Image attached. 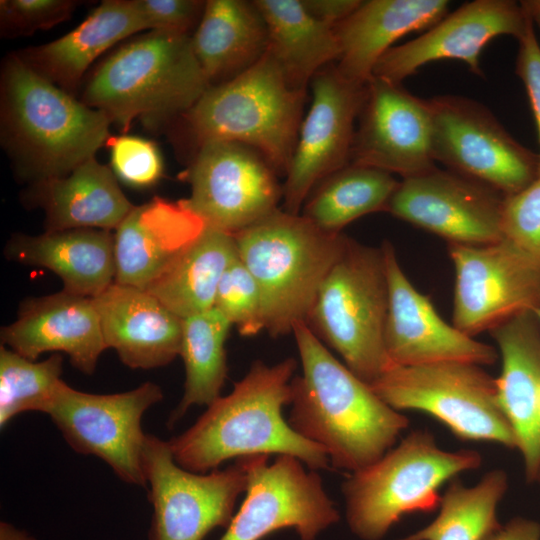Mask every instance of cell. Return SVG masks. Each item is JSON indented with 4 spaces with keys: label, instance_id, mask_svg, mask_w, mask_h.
Instances as JSON below:
<instances>
[{
    "label": "cell",
    "instance_id": "7",
    "mask_svg": "<svg viewBox=\"0 0 540 540\" xmlns=\"http://www.w3.org/2000/svg\"><path fill=\"white\" fill-rule=\"evenodd\" d=\"M481 463L475 450H443L430 432L413 431L343 483L347 524L362 540H380L404 515L438 509L441 486Z\"/></svg>",
    "mask_w": 540,
    "mask_h": 540
},
{
    "label": "cell",
    "instance_id": "46",
    "mask_svg": "<svg viewBox=\"0 0 540 540\" xmlns=\"http://www.w3.org/2000/svg\"><path fill=\"white\" fill-rule=\"evenodd\" d=\"M534 313L536 314V316L538 317L540 321V306L534 311Z\"/></svg>",
    "mask_w": 540,
    "mask_h": 540
},
{
    "label": "cell",
    "instance_id": "16",
    "mask_svg": "<svg viewBox=\"0 0 540 540\" xmlns=\"http://www.w3.org/2000/svg\"><path fill=\"white\" fill-rule=\"evenodd\" d=\"M310 84L311 106L282 186V209L292 214L301 213L317 184L351 162L354 125L368 85L345 79L332 64L321 69Z\"/></svg>",
    "mask_w": 540,
    "mask_h": 540
},
{
    "label": "cell",
    "instance_id": "11",
    "mask_svg": "<svg viewBox=\"0 0 540 540\" xmlns=\"http://www.w3.org/2000/svg\"><path fill=\"white\" fill-rule=\"evenodd\" d=\"M428 100L435 162L504 196L537 178L539 155L516 141L485 106L457 95Z\"/></svg>",
    "mask_w": 540,
    "mask_h": 540
},
{
    "label": "cell",
    "instance_id": "35",
    "mask_svg": "<svg viewBox=\"0 0 540 540\" xmlns=\"http://www.w3.org/2000/svg\"><path fill=\"white\" fill-rule=\"evenodd\" d=\"M63 358L54 353L36 362L0 347V426L26 411L46 413L61 382Z\"/></svg>",
    "mask_w": 540,
    "mask_h": 540
},
{
    "label": "cell",
    "instance_id": "21",
    "mask_svg": "<svg viewBox=\"0 0 540 540\" xmlns=\"http://www.w3.org/2000/svg\"><path fill=\"white\" fill-rule=\"evenodd\" d=\"M0 337L1 345L32 361L45 352H64L87 375L107 348L92 298L64 290L24 300Z\"/></svg>",
    "mask_w": 540,
    "mask_h": 540
},
{
    "label": "cell",
    "instance_id": "32",
    "mask_svg": "<svg viewBox=\"0 0 540 540\" xmlns=\"http://www.w3.org/2000/svg\"><path fill=\"white\" fill-rule=\"evenodd\" d=\"M398 184L388 172L349 163L314 187L300 214L324 232L342 233L364 215L386 212Z\"/></svg>",
    "mask_w": 540,
    "mask_h": 540
},
{
    "label": "cell",
    "instance_id": "41",
    "mask_svg": "<svg viewBox=\"0 0 540 540\" xmlns=\"http://www.w3.org/2000/svg\"><path fill=\"white\" fill-rule=\"evenodd\" d=\"M530 16V15H529ZM535 25L530 17L527 30L518 40L516 73L522 80L534 115L540 144V45L535 35ZM540 175V152H539Z\"/></svg>",
    "mask_w": 540,
    "mask_h": 540
},
{
    "label": "cell",
    "instance_id": "38",
    "mask_svg": "<svg viewBox=\"0 0 540 540\" xmlns=\"http://www.w3.org/2000/svg\"><path fill=\"white\" fill-rule=\"evenodd\" d=\"M503 237L540 264V175L521 191L505 196Z\"/></svg>",
    "mask_w": 540,
    "mask_h": 540
},
{
    "label": "cell",
    "instance_id": "24",
    "mask_svg": "<svg viewBox=\"0 0 540 540\" xmlns=\"http://www.w3.org/2000/svg\"><path fill=\"white\" fill-rule=\"evenodd\" d=\"M92 300L106 347L129 368L166 366L179 355L183 319L151 293L114 282Z\"/></svg>",
    "mask_w": 540,
    "mask_h": 540
},
{
    "label": "cell",
    "instance_id": "2",
    "mask_svg": "<svg viewBox=\"0 0 540 540\" xmlns=\"http://www.w3.org/2000/svg\"><path fill=\"white\" fill-rule=\"evenodd\" d=\"M297 361L274 365L255 361L226 396L218 397L182 434L168 443L182 468L195 473L218 469L224 461L252 455H290L317 471L330 463L326 451L303 438L283 418L291 403Z\"/></svg>",
    "mask_w": 540,
    "mask_h": 540
},
{
    "label": "cell",
    "instance_id": "6",
    "mask_svg": "<svg viewBox=\"0 0 540 540\" xmlns=\"http://www.w3.org/2000/svg\"><path fill=\"white\" fill-rule=\"evenodd\" d=\"M305 95L266 52L245 72L211 85L184 117L197 147L211 141L241 143L258 151L278 176H286Z\"/></svg>",
    "mask_w": 540,
    "mask_h": 540
},
{
    "label": "cell",
    "instance_id": "4",
    "mask_svg": "<svg viewBox=\"0 0 540 540\" xmlns=\"http://www.w3.org/2000/svg\"><path fill=\"white\" fill-rule=\"evenodd\" d=\"M210 86L190 35L151 30L101 63L82 102L127 132L137 118L153 123L184 116Z\"/></svg>",
    "mask_w": 540,
    "mask_h": 540
},
{
    "label": "cell",
    "instance_id": "14",
    "mask_svg": "<svg viewBox=\"0 0 540 540\" xmlns=\"http://www.w3.org/2000/svg\"><path fill=\"white\" fill-rule=\"evenodd\" d=\"M455 269L453 325L473 336L540 306V264L506 238L449 243Z\"/></svg>",
    "mask_w": 540,
    "mask_h": 540
},
{
    "label": "cell",
    "instance_id": "18",
    "mask_svg": "<svg viewBox=\"0 0 540 540\" xmlns=\"http://www.w3.org/2000/svg\"><path fill=\"white\" fill-rule=\"evenodd\" d=\"M355 130L351 162L399 174L402 179L435 168L429 100L373 77Z\"/></svg>",
    "mask_w": 540,
    "mask_h": 540
},
{
    "label": "cell",
    "instance_id": "42",
    "mask_svg": "<svg viewBox=\"0 0 540 540\" xmlns=\"http://www.w3.org/2000/svg\"><path fill=\"white\" fill-rule=\"evenodd\" d=\"M305 9L317 20L336 26L360 5L361 0H301Z\"/></svg>",
    "mask_w": 540,
    "mask_h": 540
},
{
    "label": "cell",
    "instance_id": "30",
    "mask_svg": "<svg viewBox=\"0 0 540 540\" xmlns=\"http://www.w3.org/2000/svg\"><path fill=\"white\" fill-rule=\"evenodd\" d=\"M254 1L267 25V53L292 87L306 91L313 77L340 56L334 27L309 14L301 0Z\"/></svg>",
    "mask_w": 540,
    "mask_h": 540
},
{
    "label": "cell",
    "instance_id": "22",
    "mask_svg": "<svg viewBox=\"0 0 540 540\" xmlns=\"http://www.w3.org/2000/svg\"><path fill=\"white\" fill-rule=\"evenodd\" d=\"M205 222L182 200L154 197L134 206L114 234L115 282L146 289L205 230Z\"/></svg>",
    "mask_w": 540,
    "mask_h": 540
},
{
    "label": "cell",
    "instance_id": "23",
    "mask_svg": "<svg viewBox=\"0 0 540 540\" xmlns=\"http://www.w3.org/2000/svg\"><path fill=\"white\" fill-rule=\"evenodd\" d=\"M502 367L498 401L508 419L528 482L540 479V321L533 311L518 313L490 330Z\"/></svg>",
    "mask_w": 540,
    "mask_h": 540
},
{
    "label": "cell",
    "instance_id": "1",
    "mask_svg": "<svg viewBox=\"0 0 540 540\" xmlns=\"http://www.w3.org/2000/svg\"><path fill=\"white\" fill-rule=\"evenodd\" d=\"M292 333L302 374L291 381L289 425L322 447L337 469L353 473L373 464L394 447L408 418L338 361L306 322Z\"/></svg>",
    "mask_w": 540,
    "mask_h": 540
},
{
    "label": "cell",
    "instance_id": "5",
    "mask_svg": "<svg viewBox=\"0 0 540 540\" xmlns=\"http://www.w3.org/2000/svg\"><path fill=\"white\" fill-rule=\"evenodd\" d=\"M234 239L239 259L260 288L265 330L279 337L306 322L349 237L324 232L301 214L278 208Z\"/></svg>",
    "mask_w": 540,
    "mask_h": 540
},
{
    "label": "cell",
    "instance_id": "15",
    "mask_svg": "<svg viewBox=\"0 0 540 540\" xmlns=\"http://www.w3.org/2000/svg\"><path fill=\"white\" fill-rule=\"evenodd\" d=\"M247 456L245 499L220 540H261L281 529H294L301 540H315L339 520L321 477L290 455Z\"/></svg>",
    "mask_w": 540,
    "mask_h": 540
},
{
    "label": "cell",
    "instance_id": "34",
    "mask_svg": "<svg viewBox=\"0 0 540 540\" xmlns=\"http://www.w3.org/2000/svg\"><path fill=\"white\" fill-rule=\"evenodd\" d=\"M508 488L504 470L487 472L473 486L453 480L441 497L437 517L398 540H484L500 524L497 508Z\"/></svg>",
    "mask_w": 540,
    "mask_h": 540
},
{
    "label": "cell",
    "instance_id": "3",
    "mask_svg": "<svg viewBox=\"0 0 540 540\" xmlns=\"http://www.w3.org/2000/svg\"><path fill=\"white\" fill-rule=\"evenodd\" d=\"M110 119L38 75L13 54L1 74V135L33 183L63 177L106 144Z\"/></svg>",
    "mask_w": 540,
    "mask_h": 540
},
{
    "label": "cell",
    "instance_id": "36",
    "mask_svg": "<svg viewBox=\"0 0 540 540\" xmlns=\"http://www.w3.org/2000/svg\"><path fill=\"white\" fill-rule=\"evenodd\" d=\"M214 307L238 328L242 336H254L265 330L260 288L239 257L224 271L217 287Z\"/></svg>",
    "mask_w": 540,
    "mask_h": 540
},
{
    "label": "cell",
    "instance_id": "44",
    "mask_svg": "<svg viewBox=\"0 0 540 540\" xmlns=\"http://www.w3.org/2000/svg\"><path fill=\"white\" fill-rule=\"evenodd\" d=\"M0 540H36L22 530H18L14 526L1 522L0 524Z\"/></svg>",
    "mask_w": 540,
    "mask_h": 540
},
{
    "label": "cell",
    "instance_id": "40",
    "mask_svg": "<svg viewBox=\"0 0 540 540\" xmlns=\"http://www.w3.org/2000/svg\"><path fill=\"white\" fill-rule=\"evenodd\" d=\"M146 29L188 34L198 25L206 1L134 0Z\"/></svg>",
    "mask_w": 540,
    "mask_h": 540
},
{
    "label": "cell",
    "instance_id": "20",
    "mask_svg": "<svg viewBox=\"0 0 540 540\" xmlns=\"http://www.w3.org/2000/svg\"><path fill=\"white\" fill-rule=\"evenodd\" d=\"M388 282V311L384 330L387 356L396 366L438 362L493 364L497 350L446 323L429 298L403 272L392 244L381 246Z\"/></svg>",
    "mask_w": 540,
    "mask_h": 540
},
{
    "label": "cell",
    "instance_id": "8",
    "mask_svg": "<svg viewBox=\"0 0 540 540\" xmlns=\"http://www.w3.org/2000/svg\"><path fill=\"white\" fill-rule=\"evenodd\" d=\"M388 282L384 253L349 238L316 296L306 324L371 385L392 365L384 345Z\"/></svg>",
    "mask_w": 540,
    "mask_h": 540
},
{
    "label": "cell",
    "instance_id": "25",
    "mask_svg": "<svg viewBox=\"0 0 540 540\" xmlns=\"http://www.w3.org/2000/svg\"><path fill=\"white\" fill-rule=\"evenodd\" d=\"M446 0H368L334 26L345 79L366 85L379 59L402 36L427 30L448 14Z\"/></svg>",
    "mask_w": 540,
    "mask_h": 540
},
{
    "label": "cell",
    "instance_id": "13",
    "mask_svg": "<svg viewBox=\"0 0 540 540\" xmlns=\"http://www.w3.org/2000/svg\"><path fill=\"white\" fill-rule=\"evenodd\" d=\"M191 195L184 203L206 226L236 234L277 210L278 174L255 149L232 141L197 147L185 173Z\"/></svg>",
    "mask_w": 540,
    "mask_h": 540
},
{
    "label": "cell",
    "instance_id": "26",
    "mask_svg": "<svg viewBox=\"0 0 540 540\" xmlns=\"http://www.w3.org/2000/svg\"><path fill=\"white\" fill-rule=\"evenodd\" d=\"M4 253L12 261L44 267L63 282V290L94 298L115 282L114 235L103 229L77 228L13 235Z\"/></svg>",
    "mask_w": 540,
    "mask_h": 540
},
{
    "label": "cell",
    "instance_id": "9",
    "mask_svg": "<svg viewBox=\"0 0 540 540\" xmlns=\"http://www.w3.org/2000/svg\"><path fill=\"white\" fill-rule=\"evenodd\" d=\"M370 387L392 408L429 414L461 440L517 448L498 401L496 378L480 365L457 361L393 365Z\"/></svg>",
    "mask_w": 540,
    "mask_h": 540
},
{
    "label": "cell",
    "instance_id": "47",
    "mask_svg": "<svg viewBox=\"0 0 540 540\" xmlns=\"http://www.w3.org/2000/svg\"><path fill=\"white\" fill-rule=\"evenodd\" d=\"M539 412H540V397H539Z\"/></svg>",
    "mask_w": 540,
    "mask_h": 540
},
{
    "label": "cell",
    "instance_id": "19",
    "mask_svg": "<svg viewBox=\"0 0 540 540\" xmlns=\"http://www.w3.org/2000/svg\"><path fill=\"white\" fill-rule=\"evenodd\" d=\"M530 16L523 5L510 0H475L448 13L425 32L394 45L379 59L373 77L401 82L422 66L440 60H459L482 76L480 55L494 38L507 35L519 40Z\"/></svg>",
    "mask_w": 540,
    "mask_h": 540
},
{
    "label": "cell",
    "instance_id": "39",
    "mask_svg": "<svg viewBox=\"0 0 540 540\" xmlns=\"http://www.w3.org/2000/svg\"><path fill=\"white\" fill-rule=\"evenodd\" d=\"M77 4L73 0H1V35L25 36L50 29L68 19Z\"/></svg>",
    "mask_w": 540,
    "mask_h": 540
},
{
    "label": "cell",
    "instance_id": "37",
    "mask_svg": "<svg viewBox=\"0 0 540 540\" xmlns=\"http://www.w3.org/2000/svg\"><path fill=\"white\" fill-rule=\"evenodd\" d=\"M106 145L115 176L127 185L147 188L162 177L163 160L152 141L129 135L110 136Z\"/></svg>",
    "mask_w": 540,
    "mask_h": 540
},
{
    "label": "cell",
    "instance_id": "43",
    "mask_svg": "<svg viewBox=\"0 0 540 540\" xmlns=\"http://www.w3.org/2000/svg\"><path fill=\"white\" fill-rule=\"evenodd\" d=\"M484 540H540V525L526 518H514L499 526Z\"/></svg>",
    "mask_w": 540,
    "mask_h": 540
},
{
    "label": "cell",
    "instance_id": "29",
    "mask_svg": "<svg viewBox=\"0 0 540 540\" xmlns=\"http://www.w3.org/2000/svg\"><path fill=\"white\" fill-rule=\"evenodd\" d=\"M191 41L208 81L216 85L263 58L268 29L255 1L208 0Z\"/></svg>",
    "mask_w": 540,
    "mask_h": 540
},
{
    "label": "cell",
    "instance_id": "17",
    "mask_svg": "<svg viewBox=\"0 0 540 540\" xmlns=\"http://www.w3.org/2000/svg\"><path fill=\"white\" fill-rule=\"evenodd\" d=\"M504 198L481 182L435 167L399 181L386 212L449 243L486 245L504 238Z\"/></svg>",
    "mask_w": 540,
    "mask_h": 540
},
{
    "label": "cell",
    "instance_id": "28",
    "mask_svg": "<svg viewBox=\"0 0 540 540\" xmlns=\"http://www.w3.org/2000/svg\"><path fill=\"white\" fill-rule=\"evenodd\" d=\"M30 204L45 213L46 231L77 228L117 229L134 208L110 168L95 157L72 172L33 183Z\"/></svg>",
    "mask_w": 540,
    "mask_h": 540
},
{
    "label": "cell",
    "instance_id": "12",
    "mask_svg": "<svg viewBox=\"0 0 540 540\" xmlns=\"http://www.w3.org/2000/svg\"><path fill=\"white\" fill-rule=\"evenodd\" d=\"M162 399L150 381L126 392L91 394L61 380L46 413L75 452L102 459L127 483L146 486L141 420Z\"/></svg>",
    "mask_w": 540,
    "mask_h": 540
},
{
    "label": "cell",
    "instance_id": "10",
    "mask_svg": "<svg viewBox=\"0 0 540 540\" xmlns=\"http://www.w3.org/2000/svg\"><path fill=\"white\" fill-rule=\"evenodd\" d=\"M142 464L153 506L149 540H203L227 528L247 488V456L222 470L195 473L177 464L168 441L147 434Z\"/></svg>",
    "mask_w": 540,
    "mask_h": 540
},
{
    "label": "cell",
    "instance_id": "33",
    "mask_svg": "<svg viewBox=\"0 0 540 540\" xmlns=\"http://www.w3.org/2000/svg\"><path fill=\"white\" fill-rule=\"evenodd\" d=\"M232 323L215 307L182 320L179 355L185 365L184 394L171 413L173 426L193 405H210L227 375L225 342Z\"/></svg>",
    "mask_w": 540,
    "mask_h": 540
},
{
    "label": "cell",
    "instance_id": "31",
    "mask_svg": "<svg viewBox=\"0 0 540 540\" xmlns=\"http://www.w3.org/2000/svg\"><path fill=\"white\" fill-rule=\"evenodd\" d=\"M237 257L234 235L206 226L176 262L144 290L185 319L214 307L220 279Z\"/></svg>",
    "mask_w": 540,
    "mask_h": 540
},
{
    "label": "cell",
    "instance_id": "27",
    "mask_svg": "<svg viewBox=\"0 0 540 540\" xmlns=\"http://www.w3.org/2000/svg\"><path fill=\"white\" fill-rule=\"evenodd\" d=\"M145 29L134 0H105L69 33L17 55L38 75L70 93L103 52Z\"/></svg>",
    "mask_w": 540,
    "mask_h": 540
},
{
    "label": "cell",
    "instance_id": "45",
    "mask_svg": "<svg viewBox=\"0 0 540 540\" xmlns=\"http://www.w3.org/2000/svg\"><path fill=\"white\" fill-rule=\"evenodd\" d=\"M521 4L530 15L534 25L540 30V0L522 1Z\"/></svg>",
    "mask_w": 540,
    "mask_h": 540
}]
</instances>
